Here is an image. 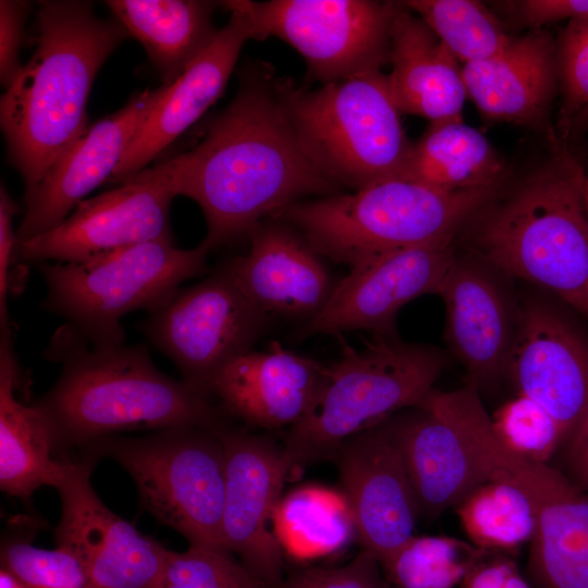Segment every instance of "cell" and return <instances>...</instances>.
Segmentation results:
<instances>
[{
  "label": "cell",
  "mask_w": 588,
  "mask_h": 588,
  "mask_svg": "<svg viewBox=\"0 0 588 588\" xmlns=\"http://www.w3.org/2000/svg\"><path fill=\"white\" fill-rule=\"evenodd\" d=\"M491 421L505 448L536 463L549 464L566 440L561 426L548 411L522 394L500 406Z\"/></svg>",
  "instance_id": "34"
},
{
  "label": "cell",
  "mask_w": 588,
  "mask_h": 588,
  "mask_svg": "<svg viewBox=\"0 0 588 588\" xmlns=\"http://www.w3.org/2000/svg\"><path fill=\"white\" fill-rule=\"evenodd\" d=\"M176 192L169 160L81 201L56 228L17 243L16 262H82L140 243L173 241L170 206Z\"/></svg>",
  "instance_id": "13"
},
{
  "label": "cell",
  "mask_w": 588,
  "mask_h": 588,
  "mask_svg": "<svg viewBox=\"0 0 588 588\" xmlns=\"http://www.w3.org/2000/svg\"><path fill=\"white\" fill-rule=\"evenodd\" d=\"M490 551L449 536H412L380 563L389 588H455Z\"/></svg>",
  "instance_id": "32"
},
{
  "label": "cell",
  "mask_w": 588,
  "mask_h": 588,
  "mask_svg": "<svg viewBox=\"0 0 588 588\" xmlns=\"http://www.w3.org/2000/svg\"><path fill=\"white\" fill-rule=\"evenodd\" d=\"M284 588H320L318 568L298 574L292 578Z\"/></svg>",
  "instance_id": "44"
},
{
  "label": "cell",
  "mask_w": 588,
  "mask_h": 588,
  "mask_svg": "<svg viewBox=\"0 0 588 588\" xmlns=\"http://www.w3.org/2000/svg\"><path fill=\"white\" fill-rule=\"evenodd\" d=\"M159 588H269L232 552L189 544L184 552L168 550Z\"/></svg>",
  "instance_id": "35"
},
{
  "label": "cell",
  "mask_w": 588,
  "mask_h": 588,
  "mask_svg": "<svg viewBox=\"0 0 588 588\" xmlns=\"http://www.w3.org/2000/svg\"><path fill=\"white\" fill-rule=\"evenodd\" d=\"M217 432L225 454V546L269 588H279L283 549L270 524L291 464L283 448L264 437L225 425Z\"/></svg>",
  "instance_id": "17"
},
{
  "label": "cell",
  "mask_w": 588,
  "mask_h": 588,
  "mask_svg": "<svg viewBox=\"0 0 588 588\" xmlns=\"http://www.w3.org/2000/svg\"><path fill=\"white\" fill-rule=\"evenodd\" d=\"M380 562L363 550L346 565L319 569L320 588H389L380 575Z\"/></svg>",
  "instance_id": "41"
},
{
  "label": "cell",
  "mask_w": 588,
  "mask_h": 588,
  "mask_svg": "<svg viewBox=\"0 0 588 588\" xmlns=\"http://www.w3.org/2000/svg\"><path fill=\"white\" fill-rule=\"evenodd\" d=\"M478 257L455 256L438 295L445 307L444 340L477 390L506 377L517 318L495 273Z\"/></svg>",
  "instance_id": "20"
},
{
  "label": "cell",
  "mask_w": 588,
  "mask_h": 588,
  "mask_svg": "<svg viewBox=\"0 0 588 588\" xmlns=\"http://www.w3.org/2000/svg\"><path fill=\"white\" fill-rule=\"evenodd\" d=\"M167 85L147 88L88 127L56 159L41 181L25 192L17 243L59 225L96 187L111 181L135 133Z\"/></svg>",
  "instance_id": "19"
},
{
  "label": "cell",
  "mask_w": 588,
  "mask_h": 588,
  "mask_svg": "<svg viewBox=\"0 0 588 588\" xmlns=\"http://www.w3.org/2000/svg\"><path fill=\"white\" fill-rule=\"evenodd\" d=\"M324 363L272 341L225 365L211 380L209 395L247 425L274 429L299 422L318 391Z\"/></svg>",
  "instance_id": "24"
},
{
  "label": "cell",
  "mask_w": 588,
  "mask_h": 588,
  "mask_svg": "<svg viewBox=\"0 0 588 588\" xmlns=\"http://www.w3.org/2000/svg\"><path fill=\"white\" fill-rule=\"evenodd\" d=\"M498 189L442 191L390 179L297 201L271 219L296 230L322 258L353 269L391 252L454 238Z\"/></svg>",
  "instance_id": "5"
},
{
  "label": "cell",
  "mask_w": 588,
  "mask_h": 588,
  "mask_svg": "<svg viewBox=\"0 0 588 588\" xmlns=\"http://www.w3.org/2000/svg\"><path fill=\"white\" fill-rule=\"evenodd\" d=\"M230 17L215 40L170 85L135 133L112 182L142 171L192 126L224 91L240 52L250 37L245 15L226 9Z\"/></svg>",
  "instance_id": "23"
},
{
  "label": "cell",
  "mask_w": 588,
  "mask_h": 588,
  "mask_svg": "<svg viewBox=\"0 0 588 588\" xmlns=\"http://www.w3.org/2000/svg\"><path fill=\"white\" fill-rule=\"evenodd\" d=\"M44 356L59 363L61 372L34 404L50 426L59 458L123 431L224 425L208 397L161 372L145 345L96 346L65 323Z\"/></svg>",
  "instance_id": "2"
},
{
  "label": "cell",
  "mask_w": 588,
  "mask_h": 588,
  "mask_svg": "<svg viewBox=\"0 0 588 588\" xmlns=\"http://www.w3.org/2000/svg\"><path fill=\"white\" fill-rule=\"evenodd\" d=\"M456 512L469 541L490 551L512 554L536 532V514L527 494L513 481L490 477L470 491Z\"/></svg>",
  "instance_id": "31"
},
{
  "label": "cell",
  "mask_w": 588,
  "mask_h": 588,
  "mask_svg": "<svg viewBox=\"0 0 588 588\" xmlns=\"http://www.w3.org/2000/svg\"><path fill=\"white\" fill-rule=\"evenodd\" d=\"M248 238V252L225 262L243 293L268 317L314 319L336 283L322 257L296 230L274 219Z\"/></svg>",
  "instance_id": "22"
},
{
  "label": "cell",
  "mask_w": 588,
  "mask_h": 588,
  "mask_svg": "<svg viewBox=\"0 0 588 588\" xmlns=\"http://www.w3.org/2000/svg\"><path fill=\"white\" fill-rule=\"evenodd\" d=\"M473 449L490 477L516 483L536 514L529 572L539 588H588V492L558 468L523 458L482 420L469 431Z\"/></svg>",
  "instance_id": "12"
},
{
  "label": "cell",
  "mask_w": 588,
  "mask_h": 588,
  "mask_svg": "<svg viewBox=\"0 0 588 588\" xmlns=\"http://www.w3.org/2000/svg\"><path fill=\"white\" fill-rule=\"evenodd\" d=\"M403 3L464 64L493 57L513 39L501 21L478 1L408 0Z\"/></svg>",
  "instance_id": "33"
},
{
  "label": "cell",
  "mask_w": 588,
  "mask_h": 588,
  "mask_svg": "<svg viewBox=\"0 0 588 588\" xmlns=\"http://www.w3.org/2000/svg\"><path fill=\"white\" fill-rule=\"evenodd\" d=\"M333 460L356 539L381 563L414 536L420 516L401 452L385 421L348 439Z\"/></svg>",
  "instance_id": "18"
},
{
  "label": "cell",
  "mask_w": 588,
  "mask_h": 588,
  "mask_svg": "<svg viewBox=\"0 0 588 588\" xmlns=\"http://www.w3.org/2000/svg\"><path fill=\"white\" fill-rule=\"evenodd\" d=\"M340 357L324 364L306 416L289 428L284 452L291 467L332 458L352 437L416 407L432 390L445 359L440 350L376 335L360 350L335 335Z\"/></svg>",
  "instance_id": "6"
},
{
  "label": "cell",
  "mask_w": 588,
  "mask_h": 588,
  "mask_svg": "<svg viewBox=\"0 0 588 588\" xmlns=\"http://www.w3.org/2000/svg\"><path fill=\"white\" fill-rule=\"evenodd\" d=\"M225 264L201 282L179 289L149 311L142 330L181 370L183 380L208 397L212 378L250 351L267 326Z\"/></svg>",
  "instance_id": "11"
},
{
  "label": "cell",
  "mask_w": 588,
  "mask_h": 588,
  "mask_svg": "<svg viewBox=\"0 0 588 588\" xmlns=\"http://www.w3.org/2000/svg\"><path fill=\"white\" fill-rule=\"evenodd\" d=\"M506 377L517 394L548 411L567 440L588 409V335L553 303H518Z\"/></svg>",
  "instance_id": "15"
},
{
  "label": "cell",
  "mask_w": 588,
  "mask_h": 588,
  "mask_svg": "<svg viewBox=\"0 0 588 588\" xmlns=\"http://www.w3.org/2000/svg\"><path fill=\"white\" fill-rule=\"evenodd\" d=\"M558 455V469L577 489L588 492V409Z\"/></svg>",
  "instance_id": "43"
},
{
  "label": "cell",
  "mask_w": 588,
  "mask_h": 588,
  "mask_svg": "<svg viewBox=\"0 0 588 588\" xmlns=\"http://www.w3.org/2000/svg\"><path fill=\"white\" fill-rule=\"evenodd\" d=\"M414 408L385 425L401 452L420 516L433 519L489 476L441 391L432 389Z\"/></svg>",
  "instance_id": "21"
},
{
  "label": "cell",
  "mask_w": 588,
  "mask_h": 588,
  "mask_svg": "<svg viewBox=\"0 0 588 588\" xmlns=\"http://www.w3.org/2000/svg\"><path fill=\"white\" fill-rule=\"evenodd\" d=\"M210 250L205 241L181 249L160 240L82 262H39L47 286L41 307L65 318L93 345L123 344L122 317L167 302L180 284L207 270Z\"/></svg>",
  "instance_id": "8"
},
{
  "label": "cell",
  "mask_w": 588,
  "mask_h": 588,
  "mask_svg": "<svg viewBox=\"0 0 588 588\" xmlns=\"http://www.w3.org/2000/svg\"><path fill=\"white\" fill-rule=\"evenodd\" d=\"M391 97L401 113L430 123L462 120L467 97L462 68L443 42L403 2L391 29Z\"/></svg>",
  "instance_id": "26"
},
{
  "label": "cell",
  "mask_w": 588,
  "mask_h": 588,
  "mask_svg": "<svg viewBox=\"0 0 588 588\" xmlns=\"http://www.w3.org/2000/svg\"><path fill=\"white\" fill-rule=\"evenodd\" d=\"M278 93L306 154L340 188L356 191L397 179L407 139L381 71L315 89L277 79Z\"/></svg>",
  "instance_id": "7"
},
{
  "label": "cell",
  "mask_w": 588,
  "mask_h": 588,
  "mask_svg": "<svg viewBox=\"0 0 588 588\" xmlns=\"http://www.w3.org/2000/svg\"><path fill=\"white\" fill-rule=\"evenodd\" d=\"M96 461L65 457L54 487L61 500L56 546L81 560L95 588H159L168 549L101 501L90 482Z\"/></svg>",
  "instance_id": "14"
},
{
  "label": "cell",
  "mask_w": 588,
  "mask_h": 588,
  "mask_svg": "<svg viewBox=\"0 0 588 588\" xmlns=\"http://www.w3.org/2000/svg\"><path fill=\"white\" fill-rule=\"evenodd\" d=\"M558 72L556 48L541 30L513 37L493 57L462 66L467 96L488 120L528 126L544 120Z\"/></svg>",
  "instance_id": "25"
},
{
  "label": "cell",
  "mask_w": 588,
  "mask_h": 588,
  "mask_svg": "<svg viewBox=\"0 0 588 588\" xmlns=\"http://www.w3.org/2000/svg\"><path fill=\"white\" fill-rule=\"evenodd\" d=\"M114 17L145 48L172 84L215 40L213 12L220 2L204 0H109Z\"/></svg>",
  "instance_id": "28"
},
{
  "label": "cell",
  "mask_w": 588,
  "mask_h": 588,
  "mask_svg": "<svg viewBox=\"0 0 588 588\" xmlns=\"http://www.w3.org/2000/svg\"><path fill=\"white\" fill-rule=\"evenodd\" d=\"M504 4L520 24L532 28L588 16V0H523Z\"/></svg>",
  "instance_id": "40"
},
{
  "label": "cell",
  "mask_w": 588,
  "mask_h": 588,
  "mask_svg": "<svg viewBox=\"0 0 588 588\" xmlns=\"http://www.w3.org/2000/svg\"><path fill=\"white\" fill-rule=\"evenodd\" d=\"M455 256L453 238H445L391 252L350 269L335 283L324 307L306 323L304 334L367 330L395 336L400 309L421 295H438Z\"/></svg>",
  "instance_id": "16"
},
{
  "label": "cell",
  "mask_w": 588,
  "mask_h": 588,
  "mask_svg": "<svg viewBox=\"0 0 588 588\" xmlns=\"http://www.w3.org/2000/svg\"><path fill=\"white\" fill-rule=\"evenodd\" d=\"M462 588H530L509 553L489 552L466 575Z\"/></svg>",
  "instance_id": "42"
},
{
  "label": "cell",
  "mask_w": 588,
  "mask_h": 588,
  "mask_svg": "<svg viewBox=\"0 0 588 588\" xmlns=\"http://www.w3.org/2000/svg\"><path fill=\"white\" fill-rule=\"evenodd\" d=\"M19 211L16 203L7 188L0 187V331L1 335L12 336L9 318L8 296L10 294V268L16 262V231L13 217Z\"/></svg>",
  "instance_id": "39"
},
{
  "label": "cell",
  "mask_w": 588,
  "mask_h": 588,
  "mask_svg": "<svg viewBox=\"0 0 588 588\" xmlns=\"http://www.w3.org/2000/svg\"><path fill=\"white\" fill-rule=\"evenodd\" d=\"M1 568L26 588H95L81 560L69 549L35 547L29 539L11 538L1 546Z\"/></svg>",
  "instance_id": "36"
},
{
  "label": "cell",
  "mask_w": 588,
  "mask_h": 588,
  "mask_svg": "<svg viewBox=\"0 0 588 588\" xmlns=\"http://www.w3.org/2000/svg\"><path fill=\"white\" fill-rule=\"evenodd\" d=\"M558 56L564 110L572 113L588 105V16L569 21Z\"/></svg>",
  "instance_id": "37"
},
{
  "label": "cell",
  "mask_w": 588,
  "mask_h": 588,
  "mask_svg": "<svg viewBox=\"0 0 588 588\" xmlns=\"http://www.w3.org/2000/svg\"><path fill=\"white\" fill-rule=\"evenodd\" d=\"M20 367L12 336H0V489L29 501L42 486L56 487L65 457L59 458L50 426L33 403L15 396Z\"/></svg>",
  "instance_id": "27"
},
{
  "label": "cell",
  "mask_w": 588,
  "mask_h": 588,
  "mask_svg": "<svg viewBox=\"0 0 588 588\" xmlns=\"http://www.w3.org/2000/svg\"><path fill=\"white\" fill-rule=\"evenodd\" d=\"M506 175L500 155L462 120L430 123L411 144L397 179L442 191L499 188Z\"/></svg>",
  "instance_id": "29"
},
{
  "label": "cell",
  "mask_w": 588,
  "mask_h": 588,
  "mask_svg": "<svg viewBox=\"0 0 588 588\" xmlns=\"http://www.w3.org/2000/svg\"><path fill=\"white\" fill-rule=\"evenodd\" d=\"M217 429L185 426L137 438L113 436L85 452L119 463L142 507L188 544L230 551L223 537L225 454Z\"/></svg>",
  "instance_id": "9"
},
{
  "label": "cell",
  "mask_w": 588,
  "mask_h": 588,
  "mask_svg": "<svg viewBox=\"0 0 588 588\" xmlns=\"http://www.w3.org/2000/svg\"><path fill=\"white\" fill-rule=\"evenodd\" d=\"M0 588H26L16 577L4 568L0 569Z\"/></svg>",
  "instance_id": "45"
},
{
  "label": "cell",
  "mask_w": 588,
  "mask_h": 588,
  "mask_svg": "<svg viewBox=\"0 0 588 588\" xmlns=\"http://www.w3.org/2000/svg\"><path fill=\"white\" fill-rule=\"evenodd\" d=\"M273 528L282 549L301 559L334 552L355 536L344 495L316 487L297 489L281 500Z\"/></svg>",
  "instance_id": "30"
},
{
  "label": "cell",
  "mask_w": 588,
  "mask_h": 588,
  "mask_svg": "<svg viewBox=\"0 0 588 588\" xmlns=\"http://www.w3.org/2000/svg\"><path fill=\"white\" fill-rule=\"evenodd\" d=\"M242 12L250 37H277L306 61L320 85L381 71L390 61L391 29L400 2L370 0H226Z\"/></svg>",
  "instance_id": "10"
},
{
  "label": "cell",
  "mask_w": 588,
  "mask_h": 588,
  "mask_svg": "<svg viewBox=\"0 0 588 588\" xmlns=\"http://www.w3.org/2000/svg\"><path fill=\"white\" fill-rule=\"evenodd\" d=\"M127 37L115 17H98L88 1L38 2L35 49L0 101L8 156L26 191L88 127L86 103L95 77Z\"/></svg>",
  "instance_id": "3"
},
{
  "label": "cell",
  "mask_w": 588,
  "mask_h": 588,
  "mask_svg": "<svg viewBox=\"0 0 588 588\" xmlns=\"http://www.w3.org/2000/svg\"><path fill=\"white\" fill-rule=\"evenodd\" d=\"M273 70L249 66L191 150L169 159L176 195L198 204L211 249L301 200L343 192L314 164L283 109Z\"/></svg>",
  "instance_id": "1"
},
{
  "label": "cell",
  "mask_w": 588,
  "mask_h": 588,
  "mask_svg": "<svg viewBox=\"0 0 588 588\" xmlns=\"http://www.w3.org/2000/svg\"><path fill=\"white\" fill-rule=\"evenodd\" d=\"M29 10L28 1H0V81L4 89L10 87L23 68L20 50Z\"/></svg>",
  "instance_id": "38"
},
{
  "label": "cell",
  "mask_w": 588,
  "mask_h": 588,
  "mask_svg": "<svg viewBox=\"0 0 588 588\" xmlns=\"http://www.w3.org/2000/svg\"><path fill=\"white\" fill-rule=\"evenodd\" d=\"M588 175L563 151L477 213L475 256L588 319Z\"/></svg>",
  "instance_id": "4"
}]
</instances>
